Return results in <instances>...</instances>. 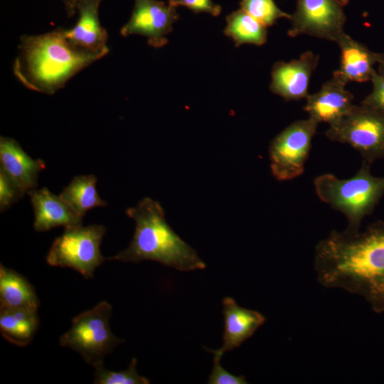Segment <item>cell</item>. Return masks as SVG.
<instances>
[{
	"label": "cell",
	"mask_w": 384,
	"mask_h": 384,
	"mask_svg": "<svg viewBox=\"0 0 384 384\" xmlns=\"http://www.w3.org/2000/svg\"><path fill=\"white\" fill-rule=\"evenodd\" d=\"M319 282L362 297L372 310L384 312V221L363 231L333 230L315 247Z\"/></svg>",
	"instance_id": "1"
},
{
	"label": "cell",
	"mask_w": 384,
	"mask_h": 384,
	"mask_svg": "<svg viewBox=\"0 0 384 384\" xmlns=\"http://www.w3.org/2000/svg\"><path fill=\"white\" fill-rule=\"evenodd\" d=\"M106 55L74 48L65 38L64 28L58 27L42 34L21 36L13 72L26 88L53 95Z\"/></svg>",
	"instance_id": "2"
},
{
	"label": "cell",
	"mask_w": 384,
	"mask_h": 384,
	"mask_svg": "<svg viewBox=\"0 0 384 384\" xmlns=\"http://www.w3.org/2000/svg\"><path fill=\"white\" fill-rule=\"evenodd\" d=\"M126 214L135 222V231L127 249L108 260L139 262H158L180 271L205 269L197 252L171 228L161 204L150 198L142 199Z\"/></svg>",
	"instance_id": "3"
},
{
	"label": "cell",
	"mask_w": 384,
	"mask_h": 384,
	"mask_svg": "<svg viewBox=\"0 0 384 384\" xmlns=\"http://www.w3.org/2000/svg\"><path fill=\"white\" fill-rule=\"evenodd\" d=\"M370 166L363 161L358 172L349 178L324 174L314 180L319 198L346 217V230H360L363 220L373 212L384 196V176L373 175Z\"/></svg>",
	"instance_id": "4"
},
{
	"label": "cell",
	"mask_w": 384,
	"mask_h": 384,
	"mask_svg": "<svg viewBox=\"0 0 384 384\" xmlns=\"http://www.w3.org/2000/svg\"><path fill=\"white\" fill-rule=\"evenodd\" d=\"M112 310V305L102 301L75 316L70 328L60 337V345L76 351L93 367L103 364L107 355L124 342L110 327Z\"/></svg>",
	"instance_id": "5"
},
{
	"label": "cell",
	"mask_w": 384,
	"mask_h": 384,
	"mask_svg": "<svg viewBox=\"0 0 384 384\" xmlns=\"http://www.w3.org/2000/svg\"><path fill=\"white\" fill-rule=\"evenodd\" d=\"M334 142L349 144L372 165L384 159V110L361 103L324 132Z\"/></svg>",
	"instance_id": "6"
},
{
	"label": "cell",
	"mask_w": 384,
	"mask_h": 384,
	"mask_svg": "<svg viewBox=\"0 0 384 384\" xmlns=\"http://www.w3.org/2000/svg\"><path fill=\"white\" fill-rule=\"evenodd\" d=\"M106 233L102 225L65 228L53 241L46 257L49 265L71 268L85 279L93 277L97 267L108 260L100 252Z\"/></svg>",
	"instance_id": "7"
},
{
	"label": "cell",
	"mask_w": 384,
	"mask_h": 384,
	"mask_svg": "<svg viewBox=\"0 0 384 384\" xmlns=\"http://www.w3.org/2000/svg\"><path fill=\"white\" fill-rule=\"evenodd\" d=\"M319 123L311 117L292 122L271 142L270 169L279 181L292 180L304 171Z\"/></svg>",
	"instance_id": "8"
},
{
	"label": "cell",
	"mask_w": 384,
	"mask_h": 384,
	"mask_svg": "<svg viewBox=\"0 0 384 384\" xmlns=\"http://www.w3.org/2000/svg\"><path fill=\"white\" fill-rule=\"evenodd\" d=\"M348 3V0H297L287 34L292 38L308 35L336 43L345 33L344 7Z\"/></svg>",
	"instance_id": "9"
},
{
	"label": "cell",
	"mask_w": 384,
	"mask_h": 384,
	"mask_svg": "<svg viewBox=\"0 0 384 384\" xmlns=\"http://www.w3.org/2000/svg\"><path fill=\"white\" fill-rule=\"evenodd\" d=\"M179 18L176 7L158 0H134V7L127 22L121 28L120 34L127 37L140 35L148 44L158 48L164 46L166 36Z\"/></svg>",
	"instance_id": "10"
},
{
	"label": "cell",
	"mask_w": 384,
	"mask_h": 384,
	"mask_svg": "<svg viewBox=\"0 0 384 384\" xmlns=\"http://www.w3.org/2000/svg\"><path fill=\"white\" fill-rule=\"evenodd\" d=\"M319 56L306 51L289 62L277 61L272 69L270 90L287 101L306 99L312 73Z\"/></svg>",
	"instance_id": "11"
},
{
	"label": "cell",
	"mask_w": 384,
	"mask_h": 384,
	"mask_svg": "<svg viewBox=\"0 0 384 384\" xmlns=\"http://www.w3.org/2000/svg\"><path fill=\"white\" fill-rule=\"evenodd\" d=\"M346 87V84L332 76L318 92L309 94L304 110L319 124H336L353 106V95Z\"/></svg>",
	"instance_id": "12"
},
{
	"label": "cell",
	"mask_w": 384,
	"mask_h": 384,
	"mask_svg": "<svg viewBox=\"0 0 384 384\" xmlns=\"http://www.w3.org/2000/svg\"><path fill=\"white\" fill-rule=\"evenodd\" d=\"M224 316V332L223 346L215 350L204 347L214 356L223 355L238 348L245 341L250 338L265 323L266 319L260 312L239 306L231 297L223 300Z\"/></svg>",
	"instance_id": "13"
},
{
	"label": "cell",
	"mask_w": 384,
	"mask_h": 384,
	"mask_svg": "<svg viewBox=\"0 0 384 384\" xmlns=\"http://www.w3.org/2000/svg\"><path fill=\"white\" fill-rule=\"evenodd\" d=\"M341 50L340 64L332 76L348 82L370 81L378 63V53L354 40L346 33L336 43Z\"/></svg>",
	"instance_id": "14"
},
{
	"label": "cell",
	"mask_w": 384,
	"mask_h": 384,
	"mask_svg": "<svg viewBox=\"0 0 384 384\" xmlns=\"http://www.w3.org/2000/svg\"><path fill=\"white\" fill-rule=\"evenodd\" d=\"M26 193L33 208V228L36 231L45 232L59 226L70 228L82 225L83 218L46 187L33 189Z\"/></svg>",
	"instance_id": "15"
},
{
	"label": "cell",
	"mask_w": 384,
	"mask_h": 384,
	"mask_svg": "<svg viewBox=\"0 0 384 384\" xmlns=\"http://www.w3.org/2000/svg\"><path fill=\"white\" fill-rule=\"evenodd\" d=\"M2 169L26 193L38 186L39 173L45 169L43 160L33 159L11 137H0Z\"/></svg>",
	"instance_id": "16"
},
{
	"label": "cell",
	"mask_w": 384,
	"mask_h": 384,
	"mask_svg": "<svg viewBox=\"0 0 384 384\" xmlns=\"http://www.w3.org/2000/svg\"><path fill=\"white\" fill-rule=\"evenodd\" d=\"M100 4H89L78 11V19L70 28H64V35L75 48L93 53L109 52L107 46V32L101 25L99 18Z\"/></svg>",
	"instance_id": "17"
},
{
	"label": "cell",
	"mask_w": 384,
	"mask_h": 384,
	"mask_svg": "<svg viewBox=\"0 0 384 384\" xmlns=\"http://www.w3.org/2000/svg\"><path fill=\"white\" fill-rule=\"evenodd\" d=\"M38 326V310L0 306V331L9 342L20 347L27 346Z\"/></svg>",
	"instance_id": "18"
},
{
	"label": "cell",
	"mask_w": 384,
	"mask_h": 384,
	"mask_svg": "<svg viewBox=\"0 0 384 384\" xmlns=\"http://www.w3.org/2000/svg\"><path fill=\"white\" fill-rule=\"evenodd\" d=\"M0 306L38 310L39 299L28 280L0 265Z\"/></svg>",
	"instance_id": "19"
},
{
	"label": "cell",
	"mask_w": 384,
	"mask_h": 384,
	"mask_svg": "<svg viewBox=\"0 0 384 384\" xmlns=\"http://www.w3.org/2000/svg\"><path fill=\"white\" fill-rule=\"evenodd\" d=\"M96 183L97 178L93 174L76 176L59 196L83 218L88 210L107 205L98 195Z\"/></svg>",
	"instance_id": "20"
},
{
	"label": "cell",
	"mask_w": 384,
	"mask_h": 384,
	"mask_svg": "<svg viewBox=\"0 0 384 384\" xmlns=\"http://www.w3.org/2000/svg\"><path fill=\"white\" fill-rule=\"evenodd\" d=\"M225 21L224 33L233 40L235 46L242 44L262 46L266 43L267 27L241 9L228 15Z\"/></svg>",
	"instance_id": "21"
},
{
	"label": "cell",
	"mask_w": 384,
	"mask_h": 384,
	"mask_svg": "<svg viewBox=\"0 0 384 384\" xmlns=\"http://www.w3.org/2000/svg\"><path fill=\"white\" fill-rule=\"evenodd\" d=\"M240 6L265 27L273 26L280 18H291V14L281 10L274 0H240Z\"/></svg>",
	"instance_id": "22"
},
{
	"label": "cell",
	"mask_w": 384,
	"mask_h": 384,
	"mask_svg": "<svg viewBox=\"0 0 384 384\" xmlns=\"http://www.w3.org/2000/svg\"><path fill=\"white\" fill-rule=\"evenodd\" d=\"M137 360L133 358L129 367L124 370L112 371L99 365L95 368L94 383L95 384H149L146 378L138 374L137 370Z\"/></svg>",
	"instance_id": "23"
},
{
	"label": "cell",
	"mask_w": 384,
	"mask_h": 384,
	"mask_svg": "<svg viewBox=\"0 0 384 384\" xmlns=\"http://www.w3.org/2000/svg\"><path fill=\"white\" fill-rule=\"evenodd\" d=\"M26 193L0 169V210L3 212L19 201Z\"/></svg>",
	"instance_id": "24"
},
{
	"label": "cell",
	"mask_w": 384,
	"mask_h": 384,
	"mask_svg": "<svg viewBox=\"0 0 384 384\" xmlns=\"http://www.w3.org/2000/svg\"><path fill=\"white\" fill-rule=\"evenodd\" d=\"M221 357L214 356L213 366L212 371L208 376V384H247L245 378L240 375H235L228 372L220 364Z\"/></svg>",
	"instance_id": "25"
},
{
	"label": "cell",
	"mask_w": 384,
	"mask_h": 384,
	"mask_svg": "<svg viewBox=\"0 0 384 384\" xmlns=\"http://www.w3.org/2000/svg\"><path fill=\"white\" fill-rule=\"evenodd\" d=\"M173 6H186L196 14L206 13L213 16H218L222 11L220 5L212 0H169Z\"/></svg>",
	"instance_id": "26"
},
{
	"label": "cell",
	"mask_w": 384,
	"mask_h": 384,
	"mask_svg": "<svg viewBox=\"0 0 384 384\" xmlns=\"http://www.w3.org/2000/svg\"><path fill=\"white\" fill-rule=\"evenodd\" d=\"M370 82L373 89L361 103L384 110V77L375 70Z\"/></svg>",
	"instance_id": "27"
},
{
	"label": "cell",
	"mask_w": 384,
	"mask_h": 384,
	"mask_svg": "<svg viewBox=\"0 0 384 384\" xmlns=\"http://www.w3.org/2000/svg\"><path fill=\"white\" fill-rule=\"evenodd\" d=\"M68 17H73L78 10L89 4H100L102 0H62Z\"/></svg>",
	"instance_id": "28"
},
{
	"label": "cell",
	"mask_w": 384,
	"mask_h": 384,
	"mask_svg": "<svg viewBox=\"0 0 384 384\" xmlns=\"http://www.w3.org/2000/svg\"><path fill=\"white\" fill-rule=\"evenodd\" d=\"M376 71L384 77V52L378 53V63Z\"/></svg>",
	"instance_id": "29"
}]
</instances>
